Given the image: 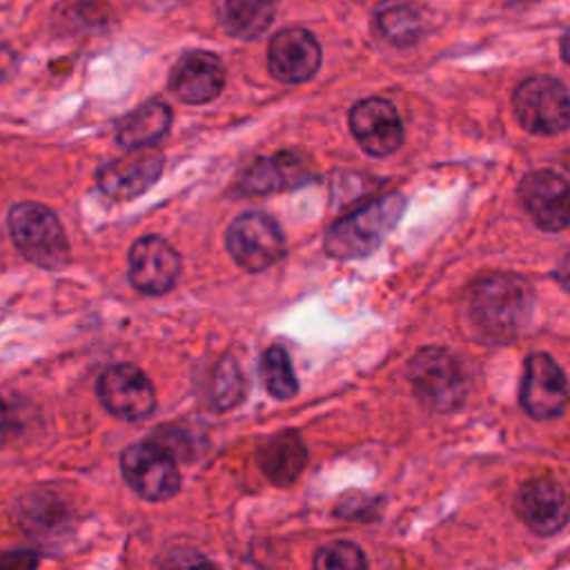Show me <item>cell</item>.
Here are the masks:
<instances>
[{
  "instance_id": "1",
  "label": "cell",
  "mask_w": 570,
  "mask_h": 570,
  "mask_svg": "<svg viewBox=\"0 0 570 570\" xmlns=\"http://www.w3.org/2000/svg\"><path fill=\"white\" fill-rule=\"evenodd\" d=\"M470 321L490 341H510L528 323L532 312L530 285L512 274H492L470 294Z\"/></svg>"
},
{
  "instance_id": "2",
  "label": "cell",
  "mask_w": 570,
  "mask_h": 570,
  "mask_svg": "<svg viewBox=\"0 0 570 570\" xmlns=\"http://www.w3.org/2000/svg\"><path fill=\"white\" fill-rule=\"evenodd\" d=\"M405 209L399 191L370 200L367 205L338 218L325 234V252L334 258L350 261L372 254L392 232Z\"/></svg>"
},
{
  "instance_id": "3",
  "label": "cell",
  "mask_w": 570,
  "mask_h": 570,
  "mask_svg": "<svg viewBox=\"0 0 570 570\" xmlns=\"http://www.w3.org/2000/svg\"><path fill=\"white\" fill-rule=\"evenodd\" d=\"M9 234L18 252L33 265L60 269L69 261V243L58 216L40 203H18L11 207Z\"/></svg>"
},
{
  "instance_id": "4",
  "label": "cell",
  "mask_w": 570,
  "mask_h": 570,
  "mask_svg": "<svg viewBox=\"0 0 570 570\" xmlns=\"http://www.w3.org/2000/svg\"><path fill=\"white\" fill-rule=\"evenodd\" d=\"M410 383L419 401L434 412H454L465 401L459 361L443 347H423L410 361Z\"/></svg>"
},
{
  "instance_id": "5",
  "label": "cell",
  "mask_w": 570,
  "mask_h": 570,
  "mask_svg": "<svg viewBox=\"0 0 570 570\" xmlns=\"http://www.w3.org/2000/svg\"><path fill=\"white\" fill-rule=\"evenodd\" d=\"M514 114L519 125L539 136H557L570 127V94L550 76H534L514 89Z\"/></svg>"
},
{
  "instance_id": "6",
  "label": "cell",
  "mask_w": 570,
  "mask_h": 570,
  "mask_svg": "<svg viewBox=\"0 0 570 570\" xmlns=\"http://www.w3.org/2000/svg\"><path fill=\"white\" fill-rule=\"evenodd\" d=\"M120 472L127 485L147 501H167L180 490V472L169 448L140 441L120 454Z\"/></svg>"
},
{
  "instance_id": "7",
  "label": "cell",
  "mask_w": 570,
  "mask_h": 570,
  "mask_svg": "<svg viewBox=\"0 0 570 570\" xmlns=\"http://www.w3.org/2000/svg\"><path fill=\"white\" fill-rule=\"evenodd\" d=\"M225 245L236 265L247 272H261L283 256L285 236L267 214L247 212L229 223Z\"/></svg>"
},
{
  "instance_id": "8",
  "label": "cell",
  "mask_w": 570,
  "mask_h": 570,
  "mask_svg": "<svg viewBox=\"0 0 570 570\" xmlns=\"http://www.w3.org/2000/svg\"><path fill=\"white\" fill-rule=\"evenodd\" d=\"M96 394L105 410L122 421L147 419L156 407V392L149 376L131 363L107 367L96 383Z\"/></svg>"
},
{
  "instance_id": "9",
  "label": "cell",
  "mask_w": 570,
  "mask_h": 570,
  "mask_svg": "<svg viewBox=\"0 0 570 570\" xmlns=\"http://www.w3.org/2000/svg\"><path fill=\"white\" fill-rule=\"evenodd\" d=\"M568 381L563 370L552 361V356L537 352L530 354L523 367L521 379V405L523 410L537 419L548 421L563 414L568 405Z\"/></svg>"
},
{
  "instance_id": "10",
  "label": "cell",
  "mask_w": 570,
  "mask_h": 570,
  "mask_svg": "<svg viewBox=\"0 0 570 570\" xmlns=\"http://www.w3.org/2000/svg\"><path fill=\"white\" fill-rule=\"evenodd\" d=\"M163 174V154L145 147L127 151L125 156L98 169V189L111 200H131L145 194Z\"/></svg>"
},
{
  "instance_id": "11",
  "label": "cell",
  "mask_w": 570,
  "mask_h": 570,
  "mask_svg": "<svg viewBox=\"0 0 570 570\" xmlns=\"http://www.w3.org/2000/svg\"><path fill=\"white\" fill-rule=\"evenodd\" d=\"M517 517L537 534L561 530L570 517V503L563 485L552 476L528 479L514 494Z\"/></svg>"
},
{
  "instance_id": "12",
  "label": "cell",
  "mask_w": 570,
  "mask_h": 570,
  "mask_svg": "<svg viewBox=\"0 0 570 570\" xmlns=\"http://www.w3.org/2000/svg\"><path fill=\"white\" fill-rule=\"evenodd\" d=\"M519 198L541 229L559 232L570 225V183L552 169L523 176Z\"/></svg>"
},
{
  "instance_id": "13",
  "label": "cell",
  "mask_w": 570,
  "mask_h": 570,
  "mask_svg": "<svg viewBox=\"0 0 570 570\" xmlns=\"http://www.w3.org/2000/svg\"><path fill=\"white\" fill-rule=\"evenodd\" d=\"M350 129L363 151L387 156L403 142V122L385 98H365L350 111Z\"/></svg>"
},
{
  "instance_id": "14",
  "label": "cell",
  "mask_w": 570,
  "mask_h": 570,
  "mask_svg": "<svg viewBox=\"0 0 570 570\" xmlns=\"http://www.w3.org/2000/svg\"><path fill=\"white\" fill-rule=\"evenodd\" d=\"M180 256L160 236H142L129 249V281L145 294H165L176 285Z\"/></svg>"
},
{
  "instance_id": "15",
  "label": "cell",
  "mask_w": 570,
  "mask_h": 570,
  "mask_svg": "<svg viewBox=\"0 0 570 570\" xmlns=\"http://www.w3.org/2000/svg\"><path fill=\"white\" fill-rule=\"evenodd\" d=\"M267 60L274 78L283 82H305L321 67V47L307 29L289 27L272 38Z\"/></svg>"
},
{
  "instance_id": "16",
  "label": "cell",
  "mask_w": 570,
  "mask_h": 570,
  "mask_svg": "<svg viewBox=\"0 0 570 570\" xmlns=\"http://www.w3.org/2000/svg\"><path fill=\"white\" fill-rule=\"evenodd\" d=\"M171 91L191 105L214 100L225 85V69L209 51H189L171 69Z\"/></svg>"
},
{
  "instance_id": "17",
  "label": "cell",
  "mask_w": 570,
  "mask_h": 570,
  "mask_svg": "<svg viewBox=\"0 0 570 570\" xmlns=\"http://www.w3.org/2000/svg\"><path fill=\"white\" fill-rule=\"evenodd\" d=\"M307 180H312L309 163L294 151H278L254 160L245 169L238 189L243 194H272L301 187Z\"/></svg>"
},
{
  "instance_id": "18",
  "label": "cell",
  "mask_w": 570,
  "mask_h": 570,
  "mask_svg": "<svg viewBox=\"0 0 570 570\" xmlns=\"http://www.w3.org/2000/svg\"><path fill=\"white\" fill-rule=\"evenodd\" d=\"M256 461L274 485H292L307 465V448L296 430H283L258 445Z\"/></svg>"
},
{
  "instance_id": "19",
  "label": "cell",
  "mask_w": 570,
  "mask_h": 570,
  "mask_svg": "<svg viewBox=\"0 0 570 570\" xmlns=\"http://www.w3.org/2000/svg\"><path fill=\"white\" fill-rule=\"evenodd\" d=\"M171 125V111L160 100H149L120 120L116 138L127 149H145L156 145Z\"/></svg>"
},
{
  "instance_id": "20",
  "label": "cell",
  "mask_w": 570,
  "mask_h": 570,
  "mask_svg": "<svg viewBox=\"0 0 570 570\" xmlns=\"http://www.w3.org/2000/svg\"><path fill=\"white\" fill-rule=\"evenodd\" d=\"M376 31L394 47H412L423 36L419 9L407 0H387L376 9Z\"/></svg>"
},
{
  "instance_id": "21",
  "label": "cell",
  "mask_w": 570,
  "mask_h": 570,
  "mask_svg": "<svg viewBox=\"0 0 570 570\" xmlns=\"http://www.w3.org/2000/svg\"><path fill=\"white\" fill-rule=\"evenodd\" d=\"M274 13V0H225L220 22L229 36L252 40L267 31Z\"/></svg>"
},
{
  "instance_id": "22",
  "label": "cell",
  "mask_w": 570,
  "mask_h": 570,
  "mask_svg": "<svg viewBox=\"0 0 570 570\" xmlns=\"http://www.w3.org/2000/svg\"><path fill=\"white\" fill-rule=\"evenodd\" d=\"M261 376L265 383V390L278 399L287 401L298 392V381L292 370V361L281 345H272L261 356Z\"/></svg>"
},
{
  "instance_id": "23",
  "label": "cell",
  "mask_w": 570,
  "mask_h": 570,
  "mask_svg": "<svg viewBox=\"0 0 570 570\" xmlns=\"http://www.w3.org/2000/svg\"><path fill=\"white\" fill-rule=\"evenodd\" d=\"M245 383H243V372L232 356H223L212 374L209 383V401L218 412L232 410L243 401Z\"/></svg>"
},
{
  "instance_id": "24",
  "label": "cell",
  "mask_w": 570,
  "mask_h": 570,
  "mask_svg": "<svg viewBox=\"0 0 570 570\" xmlns=\"http://www.w3.org/2000/svg\"><path fill=\"white\" fill-rule=\"evenodd\" d=\"M314 570H370L363 550L352 541H330L321 546L312 561Z\"/></svg>"
},
{
  "instance_id": "25",
  "label": "cell",
  "mask_w": 570,
  "mask_h": 570,
  "mask_svg": "<svg viewBox=\"0 0 570 570\" xmlns=\"http://www.w3.org/2000/svg\"><path fill=\"white\" fill-rule=\"evenodd\" d=\"M334 512L341 519L370 521V519H376V514H379V499H372L367 494H350L336 503Z\"/></svg>"
},
{
  "instance_id": "26",
  "label": "cell",
  "mask_w": 570,
  "mask_h": 570,
  "mask_svg": "<svg viewBox=\"0 0 570 570\" xmlns=\"http://www.w3.org/2000/svg\"><path fill=\"white\" fill-rule=\"evenodd\" d=\"M38 561L33 550H9L0 554V570H38Z\"/></svg>"
},
{
  "instance_id": "27",
  "label": "cell",
  "mask_w": 570,
  "mask_h": 570,
  "mask_svg": "<svg viewBox=\"0 0 570 570\" xmlns=\"http://www.w3.org/2000/svg\"><path fill=\"white\" fill-rule=\"evenodd\" d=\"M16 430H18L16 414H13V410L9 407V403H4V401L0 399V448L11 441V436L16 434Z\"/></svg>"
},
{
  "instance_id": "28",
  "label": "cell",
  "mask_w": 570,
  "mask_h": 570,
  "mask_svg": "<svg viewBox=\"0 0 570 570\" xmlns=\"http://www.w3.org/2000/svg\"><path fill=\"white\" fill-rule=\"evenodd\" d=\"M169 570H220V568L216 563H212L209 559L187 557V559H180L178 563L169 566Z\"/></svg>"
},
{
  "instance_id": "29",
  "label": "cell",
  "mask_w": 570,
  "mask_h": 570,
  "mask_svg": "<svg viewBox=\"0 0 570 570\" xmlns=\"http://www.w3.org/2000/svg\"><path fill=\"white\" fill-rule=\"evenodd\" d=\"M13 69H16L13 51L7 49V47H0V80L9 78L13 73Z\"/></svg>"
},
{
  "instance_id": "30",
  "label": "cell",
  "mask_w": 570,
  "mask_h": 570,
  "mask_svg": "<svg viewBox=\"0 0 570 570\" xmlns=\"http://www.w3.org/2000/svg\"><path fill=\"white\" fill-rule=\"evenodd\" d=\"M557 278H559V283H561L566 289H570V252L561 258V263H559V267H557Z\"/></svg>"
},
{
  "instance_id": "31",
  "label": "cell",
  "mask_w": 570,
  "mask_h": 570,
  "mask_svg": "<svg viewBox=\"0 0 570 570\" xmlns=\"http://www.w3.org/2000/svg\"><path fill=\"white\" fill-rule=\"evenodd\" d=\"M561 56H563V60L570 65V29L563 33V38H561Z\"/></svg>"
}]
</instances>
